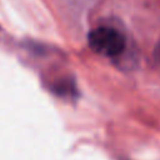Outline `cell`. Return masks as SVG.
I'll return each instance as SVG.
<instances>
[{
	"instance_id": "obj_1",
	"label": "cell",
	"mask_w": 160,
	"mask_h": 160,
	"mask_svg": "<svg viewBox=\"0 0 160 160\" xmlns=\"http://www.w3.org/2000/svg\"><path fill=\"white\" fill-rule=\"evenodd\" d=\"M88 44L94 52L106 58L120 56L126 48L125 36L118 29L105 25L98 26L89 32Z\"/></svg>"
},
{
	"instance_id": "obj_2",
	"label": "cell",
	"mask_w": 160,
	"mask_h": 160,
	"mask_svg": "<svg viewBox=\"0 0 160 160\" xmlns=\"http://www.w3.org/2000/svg\"><path fill=\"white\" fill-rule=\"evenodd\" d=\"M155 59L160 64V40H159V42L156 45V49H155Z\"/></svg>"
}]
</instances>
